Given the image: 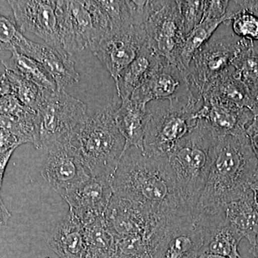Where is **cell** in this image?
I'll return each mask as SVG.
<instances>
[{
  "mask_svg": "<svg viewBox=\"0 0 258 258\" xmlns=\"http://www.w3.org/2000/svg\"><path fill=\"white\" fill-rule=\"evenodd\" d=\"M111 186L117 196L142 204L161 216L195 211L181 200L166 156L129 147L112 176Z\"/></svg>",
  "mask_w": 258,
  "mask_h": 258,
  "instance_id": "6da1fadb",
  "label": "cell"
},
{
  "mask_svg": "<svg viewBox=\"0 0 258 258\" xmlns=\"http://www.w3.org/2000/svg\"><path fill=\"white\" fill-rule=\"evenodd\" d=\"M257 179V159L246 134L219 137L196 210L222 208L242 198Z\"/></svg>",
  "mask_w": 258,
  "mask_h": 258,
  "instance_id": "7a4b0ae2",
  "label": "cell"
},
{
  "mask_svg": "<svg viewBox=\"0 0 258 258\" xmlns=\"http://www.w3.org/2000/svg\"><path fill=\"white\" fill-rule=\"evenodd\" d=\"M120 103L118 95L108 98L98 108L87 112L70 137L91 176L111 182L125 149V139L115 120Z\"/></svg>",
  "mask_w": 258,
  "mask_h": 258,
  "instance_id": "3957f363",
  "label": "cell"
},
{
  "mask_svg": "<svg viewBox=\"0 0 258 258\" xmlns=\"http://www.w3.org/2000/svg\"><path fill=\"white\" fill-rule=\"evenodd\" d=\"M218 139L211 125L200 118L168 155L180 197L191 210H196L206 184Z\"/></svg>",
  "mask_w": 258,
  "mask_h": 258,
  "instance_id": "277c9868",
  "label": "cell"
},
{
  "mask_svg": "<svg viewBox=\"0 0 258 258\" xmlns=\"http://www.w3.org/2000/svg\"><path fill=\"white\" fill-rule=\"evenodd\" d=\"M144 147L149 154L166 156L195 128L201 108L155 101L148 103Z\"/></svg>",
  "mask_w": 258,
  "mask_h": 258,
  "instance_id": "5b68a950",
  "label": "cell"
},
{
  "mask_svg": "<svg viewBox=\"0 0 258 258\" xmlns=\"http://www.w3.org/2000/svg\"><path fill=\"white\" fill-rule=\"evenodd\" d=\"M250 41L237 36L231 28L230 22L221 24L190 62L186 74L193 89L201 96L220 74L232 66Z\"/></svg>",
  "mask_w": 258,
  "mask_h": 258,
  "instance_id": "8992f818",
  "label": "cell"
},
{
  "mask_svg": "<svg viewBox=\"0 0 258 258\" xmlns=\"http://www.w3.org/2000/svg\"><path fill=\"white\" fill-rule=\"evenodd\" d=\"M83 102L62 91L45 90V96L37 112L38 149H47L57 142L69 140L74 129L86 114Z\"/></svg>",
  "mask_w": 258,
  "mask_h": 258,
  "instance_id": "52a82bcc",
  "label": "cell"
},
{
  "mask_svg": "<svg viewBox=\"0 0 258 258\" xmlns=\"http://www.w3.org/2000/svg\"><path fill=\"white\" fill-rule=\"evenodd\" d=\"M203 235L195 211L175 212L161 219L152 242V258H198Z\"/></svg>",
  "mask_w": 258,
  "mask_h": 258,
  "instance_id": "ba28073f",
  "label": "cell"
},
{
  "mask_svg": "<svg viewBox=\"0 0 258 258\" xmlns=\"http://www.w3.org/2000/svg\"><path fill=\"white\" fill-rule=\"evenodd\" d=\"M130 98L145 106L155 101L184 104L203 101L202 96L190 85L186 72L163 57L152 74L134 91Z\"/></svg>",
  "mask_w": 258,
  "mask_h": 258,
  "instance_id": "9c48e42d",
  "label": "cell"
},
{
  "mask_svg": "<svg viewBox=\"0 0 258 258\" xmlns=\"http://www.w3.org/2000/svg\"><path fill=\"white\" fill-rule=\"evenodd\" d=\"M147 44L145 27L128 24L107 32L91 51L108 70L116 87L120 73Z\"/></svg>",
  "mask_w": 258,
  "mask_h": 258,
  "instance_id": "30bf717a",
  "label": "cell"
},
{
  "mask_svg": "<svg viewBox=\"0 0 258 258\" xmlns=\"http://www.w3.org/2000/svg\"><path fill=\"white\" fill-rule=\"evenodd\" d=\"M148 44L157 55L177 66L184 40L179 1H154L145 24Z\"/></svg>",
  "mask_w": 258,
  "mask_h": 258,
  "instance_id": "8fae6325",
  "label": "cell"
},
{
  "mask_svg": "<svg viewBox=\"0 0 258 258\" xmlns=\"http://www.w3.org/2000/svg\"><path fill=\"white\" fill-rule=\"evenodd\" d=\"M59 36L68 55L90 50L103 37L86 1H56Z\"/></svg>",
  "mask_w": 258,
  "mask_h": 258,
  "instance_id": "7c38bea8",
  "label": "cell"
},
{
  "mask_svg": "<svg viewBox=\"0 0 258 258\" xmlns=\"http://www.w3.org/2000/svg\"><path fill=\"white\" fill-rule=\"evenodd\" d=\"M107 226L115 240L129 236H145L151 242L161 216L142 204L113 194L106 213Z\"/></svg>",
  "mask_w": 258,
  "mask_h": 258,
  "instance_id": "4fadbf2b",
  "label": "cell"
},
{
  "mask_svg": "<svg viewBox=\"0 0 258 258\" xmlns=\"http://www.w3.org/2000/svg\"><path fill=\"white\" fill-rule=\"evenodd\" d=\"M46 150L41 174L60 196L92 177L70 139L52 144Z\"/></svg>",
  "mask_w": 258,
  "mask_h": 258,
  "instance_id": "5bb4252c",
  "label": "cell"
},
{
  "mask_svg": "<svg viewBox=\"0 0 258 258\" xmlns=\"http://www.w3.org/2000/svg\"><path fill=\"white\" fill-rule=\"evenodd\" d=\"M8 3L20 32L34 34L46 42L47 45L67 55L59 36L56 1L12 0Z\"/></svg>",
  "mask_w": 258,
  "mask_h": 258,
  "instance_id": "9a60e30c",
  "label": "cell"
},
{
  "mask_svg": "<svg viewBox=\"0 0 258 258\" xmlns=\"http://www.w3.org/2000/svg\"><path fill=\"white\" fill-rule=\"evenodd\" d=\"M113 195L111 181L91 177L60 197L84 227L105 216Z\"/></svg>",
  "mask_w": 258,
  "mask_h": 258,
  "instance_id": "2e32d148",
  "label": "cell"
},
{
  "mask_svg": "<svg viewBox=\"0 0 258 258\" xmlns=\"http://www.w3.org/2000/svg\"><path fill=\"white\" fill-rule=\"evenodd\" d=\"M197 212L203 235V247L200 253L242 258L238 247L243 237L229 225L223 208Z\"/></svg>",
  "mask_w": 258,
  "mask_h": 258,
  "instance_id": "e0dca14e",
  "label": "cell"
},
{
  "mask_svg": "<svg viewBox=\"0 0 258 258\" xmlns=\"http://www.w3.org/2000/svg\"><path fill=\"white\" fill-rule=\"evenodd\" d=\"M203 100L198 118L206 120L219 137L245 134L246 129L255 117L247 108L216 98H203Z\"/></svg>",
  "mask_w": 258,
  "mask_h": 258,
  "instance_id": "ac0fdd59",
  "label": "cell"
},
{
  "mask_svg": "<svg viewBox=\"0 0 258 258\" xmlns=\"http://www.w3.org/2000/svg\"><path fill=\"white\" fill-rule=\"evenodd\" d=\"M17 50L40 62L55 81L57 91L79 83L80 76L74 61L53 47L36 43L23 36Z\"/></svg>",
  "mask_w": 258,
  "mask_h": 258,
  "instance_id": "d6986e66",
  "label": "cell"
},
{
  "mask_svg": "<svg viewBox=\"0 0 258 258\" xmlns=\"http://www.w3.org/2000/svg\"><path fill=\"white\" fill-rule=\"evenodd\" d=\"M202 98H213L231 104L247 108L258 115V103L251 96L237 70L230 66L202 93Z\"/></svg>",
  "mask_w": 258,
  "mask_h": 258,
  "instance_id": "ffe728a7",
  "label": "cell"
},
{
  "mask_svg": "<svg viewBox=\"0 0 258 258\" xmlns=\"http://www.w3.org/2000/svg\"><path fill=\"white\" fill-rule=\"evenodd\" d=\"M47 244L60 258H83L86 253L84 228L69 212L56 226Z\"/></svg>",
  "mask_w": 258,
  "mask_h": 258,
  "instance_id": "44dd1931",
  "label": "cell"
},
{
  "mask_svg": "<svg viewBox=\"0 0 258 258\" xmlns=\"http://www.w3.org/2000/svg\"><path fill=\"white\" fill-rule=\"evenodd\" d=\"M147 120V106L131 98L121 100L119 108L115 113V120L120 133L125 139L124 151L132 147L144 151Z\"/></svg>",
  "mask_w": 258,
  "mask_h": 258,
  "instance_id": "7402d4cb",
  "label": "cell"
},
{
  "mask_svg": "<svg viewBox=\"0 0 258 258\" xmlns=\"http://www.w3.org/2000/svg\"><path fill=\"white\" fill-rule=\"evenodd\" d=\"M222 208L229 225L252 246L258 235V208L252 190Z\"/></svg>",
  "mask_w": 258,
  "mask_h": 258,
  "instance_id": "603a6c76",
  "label": "cell"
},
{
  "mask_svg": "<svg viewBox=\"0 0 258 258\" xmlns=\"http://www.w3.org/2000/svg\"><path fill=\"white\" fill-rule=\"evenodd\" d=\"M161 59V57L154 52L149 44L141 50L137 57L120 73L115 87L120 100L131 98L134 91L152 74Z\"/></svg>",
  "mask_w": 258,
  "mask_h": 258,
  "instance_id": "cb8c5ba5",
  "label": "cell"
},
{
  "mask_svg": "<svg viewBox=\"0 0 258 258\" xmlns=\"http://www.w3.org/2000/svg\"><path fill=\"white\" fill-rule=\"evenodd\" d=\"M11 52L9 59L2 61L5 71H11L25 78L43 89L57 91L55 81L40 62L20 53L17 50Z\"/></svg>",
  "mask_w": 258,
  "mask_h": 258,
  "instance_id": "d4e9b609",
  "label": "cell"
},
{
  "mask_svg": "<svg viewBox=\"0 0 258 258\" xmlns=\"http://www.w3.org/2000/svg\"><path fill=\"white\" fill-rule=\"evenodd\" d=\"M86 255L91 258H111L115 253V238L107 226L105 216L84 226Z\"/></svg>",
  "mask_w": 258,
  "mask_h": 258,
  "instance_id": "484cf974",
  "label": "cell"
},
{
  "mask_svg": "<svg viewBox=\"0 0 258 258\" xmlns=\"http://www.w3.org/2000/svg\"><path fill=\"white\" fill-rule=\"evenodd\" d=\"M223 23L222 20H204L185 37L178 57L177 67L179 69L187 72L194 56Z\"/></svg>",
  "mask_w": 258,
  "mask_h": 258,
  "instance_id": "4316f807",
  "label": "cell"
},
{
  "mask_svg": "<svg viewBox=\"0 0 258 258\" xmlns=\"http://www.w3.org/2000/svg\"><path fill=\"white\" fill-rule=\"evenodd\" d=\"M232 66L258 103V41L249 42L236 57Z\"/></svg>",
  "mask_w": 258,
  "mask_h": 258,
  "instance_id": "83f0119b",
  "label": "cell"
},
{
  "mask_svg": "<svg viewBox=\"0 0 258 258\" xmlns=\"http://www.w3.org/2000/svg\"><path fill=\"white\" fill-rule=\"evenodd\" d=\"M5 74L9 80L12 94L24 106L37 112L43 102L45 89L11 71H5Z\"/></svg>",
  "mask_w": 258,
  "mask_h": 258,
  "instance_id": "f1b7e54d",
  "label": "cell"
},
{
  "mask_svg": "<svg viewBox=\"0 0 258 258\" xmlns=\"http://www.w3.org/2000/svg\"><path fill=\"white\" fill-rule=\"evenodd\" d=\"M231 28L237 36L258 41V17L246 10L235 15L230 20Z\"/></svg>",
  "mask_w": 258,
  "mask_h": 258,
  "instance_id": "f546056e",
  "label": "cell"
},
{
  "mask_svg": "<svg viewBox=\"0 0 258 258\" xmlns=\"http://www.w3.org/2000/svg\"><path fill=\"white\" fill-rule=\"evenodd\" d=\"M205 1H179L182 30L186 37L203 21Z\"/></svg>",
  "mask_w": 258,
  "mask_h": 258,
  "instance_id": "4dcf8cb0",
  "label": "cell"
},
{
  "mask_svg": "<svg viewBox=\"0 0 258 258\" xmlns=\"http://www.w3.org/2000/svg\"><path fill=\"white\" fill-rule=\"evenodd\" d=\"M24 35L17 25L10 19L0 15V50H17Z\"/></svg>",
  "mask_w": 258,
  "mask_h": 258,
  "instance_id": "1f68e13d",
  "label": "cell"
},
{
  "mask_svg": "<svg viewBox=\"0 0 258 258\" xmlns=\"http://www.w3.org/2000/svg\"><path fill=\"white\" fill-rule=\"evenodd\" d=\"M229 1H205L204 20H222L225 23Z\"/></svg>",
  "mask_w": 258,
  "mask_h": 258,
  "instance_id": "d6a6232c",
  "label": "cell"
},
{
  "mask_svg": "<svg viewBox=\"0 0 258 258\" xmlns=\"http://www.w3.org/2000/svg\"><path fill=\"white\" fill-rule=\"evenodd\" d=\"M245 134L258 161V115L246 129Z\"/></svg>",
  "mask_w": 258,
  "mask_h": 258,
  "instance_id": "836d02e7",
  "label": "cell"
},
{
  "mask_svg": "<svg viewBox=\"0 0 258 258\" xmlns=\"http://www.w3.org/2000/svg\"><path fill=\"white\" fill-rule=\"evenodd\" d=\"M17 148H13L0 154V191H1L2 185H3V178H4L5 170L10 160L13 152Z\"/></svg>",
  "mask_w": 258,
  "mask_h": 258,
  "instance_id": "e575fe53",
  "label": "cell"
},
{
  "mask_svg": "<svg viewBox=\"0 0 258 258\" xmlns=\"http://www.w3.org/2000/svg\"><path fill=\"white\" fill-rule=\"evenodd\" d=\"M11 217V214L5 206L0 196V230L5 227Z\"/></svg>",
  "mask_w": 258,
  "mask_h": 258,
  "instance_id": "d590c367",
  "label": "cell"
},
{
  "mask_svg": "<svg viewBox=\"0 0 258 258\" xmlns=\"http://www.w3.org/2000/svg\"><path fill=\"white\" fill-rule=\"evenodd\" d=\"M250 189L253 192L254 202L258 208V179L251 184Z\"/></svg>",
  "mask_w": 258,
  "mask_h": 258,
  "instance_id": "8d00e7d4",
  "label": "cell"
},
{
  "mask_svg": "<svg viewBox=\"0 0 258 258\" xmlns=\"http://www.w3.org/2000/svg\"><path fill=\"white\" fill-rule=\"evenodd\" d=\"M249 252L254 256V257L258 258V235L256 237L254 244L251 246L249 249Z\"/></svg>",
  "mask_w": 258,
  "mask_h": 258,
  "instance_id": "74e56055",
  "label": "cell"
},
{
  "mask_svg": "<svg viewBox=\"0 0 258 258\" xmlns=\"http://www.w3.org/2000/svg\"><path fill=\"white\" fill-rule=\"evenodd\" d=\"M198 258H230L227 257H224V256L217 255V254H208V253H200Z\"/></svg>",
  "mask_w": 258,
  "mask_h": 258,
  "instance_id": "f35d334b",
  "label": "cell"
},
{
  "mask_svg": "<svg viewBox=\"0 0 258 258\" xmlns=\"http://www.w3.org/2000/svg\"><path fill=\"white\" fill-rule=\"evenodd\" d=\"M83 258H91V257H88V256H87V255H85V257Z\"/></svg>",
  "mask_w": 258,
  "mask_h": 258,
  "instance_id": "ab89813d",
  "label": "cell"
},
{
  "mask_svg": "<svg viewBox=\"0 0 258 258\" xmlns=\"http://www.w3.org/2000/svg\"><path fill=\"white\" fill-rule=\"evenodd\" d=\"M111 258H115V257H112Z\"/></svg>",
  "mask_w": 258,
  "mask_h": 258,
  "instance_id": "60d3db41",
  "label": "cell"
}]
</instances>
